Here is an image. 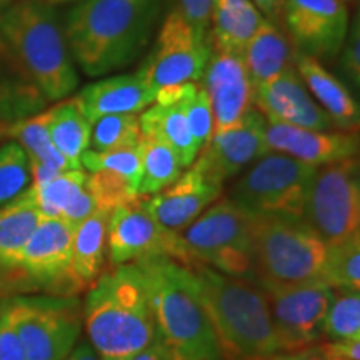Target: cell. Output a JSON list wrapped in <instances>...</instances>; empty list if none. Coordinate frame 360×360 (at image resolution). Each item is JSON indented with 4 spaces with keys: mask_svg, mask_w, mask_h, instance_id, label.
Masks as SVG:
<instances>
[{
    "mask_svg": "<svg viewBox=\"0 0 360 360\" xmlns=\"http://www.w3.org/2000/svg\"><path fill=\"white\" fill-rule=\"evenodd\" d=\"M49 135L53 147L65 157L72 169H82L80 157L90 147L92 124L85 119L75 97L58 101L56 105L49 107Z\"/></svg>",
    "mask_w": 360,
    "mask_h": 360,
    "instance_id": "f1b7e54d",
    "label": "cell"
},
{
    "mask_svg": "<svg viewBox=\"0 0 360 360\" xmlns=\"http://www.w3.org/2000/svg\"><path fill=\"white\" fill-rule=\"evenodd\" d=\"M130 360H172V359H170L167 349H165L164 345H162V342L155 337L154 344H152L150 347H147L143 352L137 354Z\"/></svg>",
    "mask_w": 360,
    "mask_h": 360,
    "instance_id": "ee69618b",
    "label": "cell"
},
{
    "mask_svg": "<svg viewBox=\"0 0 360 360\" xmlns=\"http://www.w3.org/2000/svg\"><path fill=\"white\" fill-rule=\"evenodd\" d=\"M165 0H84L69 12L65 35L74 60L101 77L137 60L164 20Z\"/></svg>",
    "mask_w": 360,
    "mask_h": 360,
    "instance_id": "6da1fadb",
    "label": "cell"
},
{
    "mask_svg": "<svg viewBox=\"0 0 360 360\" xmlns=\"http://www.w3.org/2000/svg\"><path fill=\"white\" fill-rule=\"evenodd\" d=\"M80 110L90 124L101 117L117 114H139L155 102V92L141 72L97 80L80 90Z\"/></svg>",
    "mask_w": 360,
    "mask_h": 360,
    "instance_id": "7402d4cb",
    "label": "cell"
},
{
    "mask_svg": "<svg viewBox=\"0 0 360 360\" xmlns=\"http://www.w3.org/2000/svg\"><path fill=\"white\" fill-rule=\"evenodd\" d=\"M47 98L35 87L6 40L0 37V124L42 112Z\"/></svg>",
    "mask_w": 360,
    "mask_h": 360,
    "instance_id": "4316f807",
    "label": "cell"
},
{
    "mask_svg": "<svg viewBox=\"0 0 360 360\" xmlns=\"http://www.w3.org/2000/svg\"><path fill=\"white\" fill-rule=\"evenodd\" d=\"M342 70L360 89V6L349 25L347 39L340 52Z\"/></svg>",
    "mask_w": 360,
    "mask_h": 360,
    "instance_id": "ab89813d",
    "label": "cell"
},
{
    "mask_svg": "<svg viewBox=\"0 0 360 360\" xmlns=\"http://www.w3.org/2000/svg\"><path fill=\"white\" fill-rule=\"evenodd\" d=\"M4 2H7V0H0V6H2V4H4Z\"/></svg>",
    "mask_w": 360,
    "mask_h": 360,
    "instance_id": "816d5d0a",
    "label": "cell"
},
{
    "mask_svg": "<svg viewBox=\"0 0 360 360\" xmlns=\"http://www.w3.org/2000/svg\"><path fill=\"white\" fill-rule=\"evenodd\" d=\"M314 354H315V347L314 349H307V350H299V352L278 354L274 360H312Z\"/></svg>",
    "mask_w": 360,
    "mask_h": 360,
    "instance_id": "7dc6e473",
    "label": "cell"
},
{
    "mask_svg": "<svg viewBox=\"0 0 360 360\" xmlns=\"http://www.w3.org/2000/svg\"><path fill=\"white\" fill-rule=\"evenodd\" d=\"M49 119L51 110L45 109L39 114L0 124V139H11L24 148L30 160L40 162L57 172L74 170L60 152L53 147L49 135Z\"/></svg>",
    "mask_w": 360,
    "mask_h": 360,
    "instance_id": "f546056e",
    "label": "cell"
},
{
    "mask_svg": "<svg viewBox=\"0 0 360 360\" xmlns=\"http://www.w3.org/2000/svg\"><path fill=\"white\" fill-rule=\"evenodd\" d=\"M67 360H101L97 357L96 350L90 347L89 344H80L72 350V354L67 357Z\"/></svg>",
    "mask_w": 360,
    "mask_h": 360,
    "instance_id": "bcb514c9",
    "label": "cell"
},
{
    "mask_svg": "<svg viewBox=\"0 0 360 360\" xmlns=\"http://www.w3.org/2000/svg\"><path fill=\"white\" fill-rule=\"evenodd\" d=\"M42 220L30 188L0 207V299L25 294L19 270V255Z\"/></svg>",
    "mask_w": 360,
    "mask_h": 360,
    "instance_id": "44dd1931",
    "label": "cell"
},
{
    "mask_svg": "<svg viewBox=\"0 0 360 360\" xmlns=\"http://www.w3.org/2000/svg\"><path fill=\"white\" fill-rule=\"evenodd\" d=\"M254 107L267 122L312 130H335L326 110L310 96L295 65L255 89Z\"/></svg>",
    "mask_w": 360,
    "mask_h": 360,
    "instance_id": "ac0fdd59",
    "label": "cell"
},
{
    "mask_svg": "<svg viewBox=\"0 0 360 360\" xmlns=\"http://www.w3.org/2000/svg\"><path fill=\"white\" fill-rule=\"evenodd\" d=\"M264 20L262 12L252 0H214L209 29L210 47L242 57Z\"/></svg>",
    "mask_w": 360,
    "mask_h": 360,
    "instance_id": "484cf974",
    "label": "cell"
},
{
    "mask_svg": "<svg viewBox=\"0 0 360 360\" xmlns=\"http://www.w3.org/2000/svg\"><path fill=\"white\" fill-rule=\"evenodd\" d=\"M82 169L92 172H112L127 179L135 191L142 177V154L141 146L117 148L109 152L85 150L80 157ZM139 193V192H137Z\"/></svg>",
    "mask_w": 360,
    "mask_h": 360,
    "instance_id": "e575fe53",
    "label": "cell"
},
{
    "mask_svg": "<svg viewBox=\"0 0 360 360\" xmlns=\"http://www.w3.org/2000/svg\"><path fill=\"white\" fill-rule=\"evenodd\" d=\"M210 51L209 37L197 32L179 8H172L162 20L154 47L139 72L157 97L160 90L199 82L205 74Z\"/></svg>",
    "mask_w": 360,
    "mask_h": 360,
    "instance_id": "7c38bea8",
    "label": "cell"
},
{
    "mask_svg": "<svg viewBox=\"0 0 360 360\" xmlns=\"http://www.w3.org/2000/svg\"><path fill=\"white\" fill-rule=\"evenodd\" d=\"M110 210L98 209L74 231L69 265L70 295L87 292L109 267Z\"/></svg>",
    "mask_w": 360,
    "mask_h": 360,
    "instance_id": "603a6c76",
    "label": "cell"
},
{
    "mask_svg": "<svg viewBox=\"0 0 360 360\" xmlns=\"http://www.w3.org/2000/svg\"><path fill=\"white\" fill-rule=\"evenodd\" d=\"M146 278L157 339L172 360H222L191 269L170 259L135 264Z\"/></svg>",
    "mask_w": 360,
    "mask_h": 360,
    "instance_id": "5b68a950",
    "label": "cell"
},
{
    "mask_svg": "<svg viewBox=\"0 0 360 360\" xmlns=\"http://www.w3.org/2000/svg\"><path fill=\"white\" fill-rule=\"evenodd\" d=\"M109 267L170 259L184 267L195 265L182 233L160 225L143 209L142 197L115 207L109 220Z\"/></svg>",
    "mask_w": 360,
    "mask_h": 360,
    "instance_id": "4fadbf2b",
    "label": "cell"
},
{
    "mask_svg": "<svg viewBox=\"0 0 360 360\" xmlns=\"http://www.w3.org/2000/svg\"><path fill=\"white\" fill-rule=\"evenodd\" d=\"M323 282L335 290L360 294V237L345 244L328 247Z\"/></svg>",
    "mask_w": 360,
    "mask_h": 360,
    "instance_id": "8d00e7d4",
    "label": "cell"
},
{
    "mask_svg": "<svg viewBox=\"0 0 360 360\" xmlns=\"http://www.w3.org/2000/svg\"><path fill=\"white\" fill-rule=\"evenodd\" d=\"M326 360H360V340H330L317 347Z\"/></svg>",
    "mask_w": 360,
    "mask_h": 360,
    "instance_id": "7bdbcfd3",
    "label": "cell"
},
{
    "mask_svg": "<svg viewBox=\"0 0 360 360\" xmlns=\"http://www.w3.org/2000/svg\"><path fill=\"white\" fill-rule=\"evenodd\" d=\"M267 297L272 323L282 354L314 349L323 337V326L335 289L326 282H257Z\"/></svg>",
    "mask_w": 360,
    "mask_h": 360,
    "instance_id": "8fae6325",
    "label": "cell"
},
{
    "mask_svg": "<svg viewBox=\"0 0 360 360\" xmlns=\"http://www.w3.org/2000/svg\"><path fill=\"white\" fill-rule=\"evenodd\" d=\"M142 137L141 117L137 114L105 115L92 124L90 147L97 152L139 146Z\"/></svg>",
    "mask_w": 360,
    "mask_h": 360,
    "instance_id": "836d02e7",
    "label": "cell"
},
{
    "mask_svg": "<svg viewBox=\"0 0 360 360\" xmlns=\"http://www.w3.org/2000/svg\"><path fill=\"white\" fill-rule=\"evenodd\" d=\"M82 309L85 330L101 360H130L154 344V309L135 264L107 267L87 290Z\"/></svg>",
    "mask_w": 360,
    "mask_h": 360,
    "instance_id": "7a4b0ae2",
    "label": "cell"
},
{
    "mask_svg": "<svg viewBox=\"0 0 360 360\" xmlns=\"http://www.w3.org/2000/svg\"><path fill=\"white\" fill-rule=\"evenodd\" d=\"M317 167L269 152L249 165L229 191V199L252 217L300 222Z\"/></svg>",
    "mask_w": 360,
    "mask_h": 360,
    "instance_id": "52a82bcc",
    "label": "cell"
},
{
    "mask_svg": "<svg viewBox=\"0 0 360 360\" xmlns=\"http://www.w3.org/2000/svg\"><path fill=\"white\" fill-rule=\"evenodd\" d=\"M29 360H67L84 323L75 297H20L2 307Z\"/></svg>",
    "mask_w": 360,
    "mask_h": 360,
    "instance_id": "9c48e42d",
    "label": "cell"
},
{
    "mask_svg": "<svg viewBox=\"0 0 360 360\" xmlns=\"http://www.w3.org/2000/svg\"><path fill=\"white\" fill-rule=\"evenodd\" d=\"M49 6L56 7V6H62V4H69V2H84V0H45Z\"/></svg>",
    "mask_w": 360,
    "mask_h": 360,
    "instance_id": "c3c4849f",
    "label": "cell"
},
{
    "mask_svg": "<svg viewBox=\"0 0 360 360\" xmlns=\"http://www.w3.org/2000/svg\"><path fill=\"white\" fill-rule=\"evenodd\" d=\"M87 187L96 199L97 209L114 210L115 207L137 200L139 193L127 179L112 172L89 174Z\"/></svg>",
    "mask_w": 360,
    "mask_h": 360,
    "instance_id": "f35d334b",
    "label": "cell"
},
{
    "mask_svg": "<svg viewBox=\"0 0 360 360\" xmlns=\"http://www.w3.org/2000/svg\"><path fill=\"white\" fill-rule=\"evenodd\" d=\"M179 11L200 35L209 37L214 0H177Z\"/></svg>",
    "mask_w": 360,
    "mask_h": 360,
    "instance_id": "60d3db41",
    "label": "cell"
},
{
    "mask_svg": "<svg viewBox=\"0 0 360 360\" xmlns=\"http://www.w3.org/2000/svg\"><path fill=\"white\" fill-rule=\"evenodd\" d=\"M265 127L267 119L254 107L236 129L214 134L199 152L192 167L215 186L224 187L229 179L236 177L260 157L269 154Z\"/></svg>",
    "mask_w": 360,
    "mask_h": 360,
    "instance_id": "2e32d148",
    "label": "cell"
},
{
    "mask_svg": "<svg viewBox=\"0 0 360 360\" xmlns=\"http://www.w3.org/2000/svg\"><path fill=\"white\" fill-rule=\"evenodd\" d=\"M294 65L310 96L326 110L335 130L360 134V103L345 84L326 69L321 60L305 53L294 51Z\"/></svg>",
    "mask_w": 360,
    "mask_h": 360,
    "instance_id": "cb8c5ba5",
    "label": "cell"
},
{
    "mask_svg": "<svg viewBox=\"0 0 360 360\" xmlns=\"http://www.w3.org/2000/svg\"><path fill=\"white\" fill-rule=\"evenodd\" d=\"M222 360H274L282 354L267 297L255 281L191 267Z\"/></svg>",
    "mask_w": 360,
    "mask_h": 360,
    "instance_id": "3957f363",
    "label": "cell"
},
{
    "mask_svg": "<svg viewBox=\"0 0 360 360\" xmlns=\"http://www.w3.org/2000/svg\"><path fill=\"white\" fill-rule=\"evenodd\" d=\"M323 335L328 340H360V294L335 290L328 310Z\"/></svg>",
    "mask_w": 360,
    "mask_h": 360,
    "instance_id": "74e56055",
    "label": "cell"
},
{
    "mask_svg": "<svg viewBox=\"0 0 360 360\" xmlns=\"http://www.w3.org/2000/svg\"><path fill=\"white\" fill-rule=\"evenodd\" d=\"M141 130L146 137L164 142L172 148L184 169L191 167L200 152L188 129L182 107L175 97L174 87L160 90L155 102L142 112Z\"/></svg>",
    "mask_w": 360,
    "mask_h": 360,
    "instance_id": "d4e9b609",
    "label": "cell"
},
{
    "mask_svg": "<svg viewBox=\"0 0 360 360\" xmlns=\"http://www.w3.org/2000/svg\"><path fill=\"white\" fill-rule=\"evenodd\" d=\"M345 2H349V0H345Z\"/></svg>",
    "mask_w": 360,
    "mask_h": 360,
    "instance_id": "f5cc1de1",
    "label": "cell"
},
{
    "mask_svg": "<svg viewBox=\"0 0 360 360\" xmlns=\"http://www.w3.org/2000/svg\"><path fill=\"white\" fill-rule=\"evenodd\" d=\"M265 146L294 159L322 167L360 155V134L342 130H312L294 125L267 122Z\"/></svg>",
    "mask_w": 360,
    "mask_h": 360,
    "instance_id": "d6986e66",
    "label": "cell"
},
{
    "mask_svg": "<svg viewBox=\"0 0 360 360\" xmlns=\"http://www.w3.org/2000/svg\"><path fill=\"white\" fill-rule=\"evenodd\" d=\"M87 179L89 174H85L84 169L67 170L42 186H30L32 200L42 219H62L67 207L84 191Z\"/></svg>",
    "mask_w": 360,
    "mask_h": 360,
    "instance_id": "1f68e13d",
    "label": "cell"
},
{
    "mask_svg": "<svg viewBox=\"0 0 360 360\" xmlns=\"http://www.w3.org/2000/svg\"><path fill=\"white\" fill-rule=\"evenodd\" d=\"M0 37L47 102L64 101L79 87L65 27L45 0H20L0 12Z\"/></svg>",
    "mask_w": 360,
    "mask_h": 360,
    "instance_id": "277c9868",
    "label": "cell"
},
{
    "mask_svg": "<svg viewBox=\"0 0 360 360\" xmlns=\"http://www.w3.org/2000/svg\"><path fill=\"white\" fill-rule=\"evenodd\" d=\"M0 360H29L15 328L0 309Z\"/></svg>",
    "mask_w": 360,
    "mask_h": 360,
    "instance_id": "b9f144b4",
    "label": "cell"
},
{
    "mask_svg": "<svg viewBox=\"0 0 360 360\" xmlns=\"http://www.w3.org/2000/svg\"><path fill=\"white\" fill-rule=\"evenodd\" d=\"M32 184L29 155L19 143L0 147V207L15 200Z\"/></svg>",
    "mask_w": 360,
    "mask_h": 360,
    "instance_id": "d590c367",
    "label": "cell"
},
{
    "mask_svg": "<svg viewBox=\"0 0 360 360\" xmlns=\"http://www.w3.org/2000/svg\"><path fill=\"white\" fill-rule=\"evenodd\" d=\"M174 92L186 115L193 141L202 150L214 135V112L209 94L199 82L177 85Z\"/></svg>",
    "mask_w": 360,
    "mask_h": 360,
    "instance_id": "d6a6232c",
    "label": "cell"
},
{
    "mask_svg": "<svg viewBox=\"0 0 360 360\" xmlns=\"http://www.w3.org/2000/svg\"><path fill=\"white\" fill-rule=\"evenodd\" d=\"M224 187L207 180L199 170L188 167L172 186L150 197H142V205L157 222L182 233L186 229L222 197Z\"/></svg>",
    "mask_w": 360,
    "mask_h": 360,
    "instance_id": "ffe728a7",
    "label": "cell"
},
{
    "mask_svg": "<svg viewBox=\"0 0 360 360\" xmlns=\"http://www.w3.org/2000/svg\"><path fill=\"white\" fill-rule=\"evenodd\" d=\"M242 60L255 90L294 65V49L282 30L274 22L265 19L247 44Z\"/></svg>",
    "mask_w": 360,
    "mask_h": 360,
    "instance_id": "83f0119b",
    "label": "cell"
},
{
    "mask_svg": "<svg viewBox=\"0 0 360 360\" xmlns=\"http://www.w3.org/2000/svg\"><path fill=\"white\" fill-rule=\"evenodd\" d=\"M139 146L142 154V177L137 192L141 197L155 195L172 186L184 174L179 157L164 142L142 135Z\"/></svg>",
    "mask_w": 360,
    "mask_h": 360,
    "instance_id": "4dcf8cb0",
    "label": "cell"
},
{
    "mask_svg": "<svg viewBox=\"0 0 360 360\" xmlns=\"http://www.w3.org/2000/svg\"><path fill=\"white\" fill-rule=\"evenodd\" d=\"M304 222L328 247L360 237L359 157L317 167L305 202Z\"/></svg>",
    "mask_w": 360,
    "mask_h": 360,
    "instance_id": "30bf717a",
    "label": "cell"
},
{
    "mask_svg": "<svg viewBox=\"0 0 360 360\" xmlns=\"http://www.w3.org/2000/svg\"><path fill=\"white\" fill-rule=\"evenodd\" d=\"M214 112V134L236 129L254 109V87L240 56L210 51L202 84Z\"/></svg>",
    "mask_w": 360,
    "mask_h": 360,
    "instance_id": "e0dca14e",
    "label": "cell"
},
{
    "mask_svg": "<svg viewBox=\"0 0 360 360\" xmlns=\"http://www.w3.org/2000/svg\"><path fill=\"white\" fill-rule=\"evenodd\" d=\"M75 227L62 219H42L19 255L25 294L72 297L69 265Z\"/></svg>",
    "mask_w": 360,
    "mask_h": 360,
    "instance_id": "9a60e30c",
    "label": "cell"
},
{
    "mask_svg": "<svg viewBox=\"0 0 360 360\" xmlns=\"http://www.w3.org/2000/svg\"><path fill=\"white\" fill-rule=\"evenodd\" d=\"M281 13L295 52L317 60L342 52L350 25L345 0H283Z\"/></svg>",
    "mask_w": 360,
    "mask_h": 360,
    "instance_id": "5bb4252c",
    "label": "cell"
},
{
    "mask_svg": "<svg viewBox=\"0 0 360 360\" xmlns=\"http://www.w3.org/2000/svg\"><path fill=\"white\" fill-rule=\"evenodd\" d=\"M252 225V215L229 197H219L182 232V238L195 265L255 281Z\"/></svg>",
    "mask_w": 360,
    "mask_h": 360,
    "instance_id": "ba28073f",
    "label": "cell"
},
{
    "mask_svg": "<svg viewBox=\"0 0 360 360\" xmlns=\"http://www.w3.org/2000/svg\"><path fill=\"white\" fill-rule=\"evenodd\" d=\"M312 360H326V359H323V357H322V355H321V354H319V352H317V347H315V354H314V357H312Z\"/></svg>",
    "mask_w": 360,
    "mask_h": 360,
    "instance_id": "681fc988",
    "label": "cell"
},
{
    "mask_svg": "<svg viewBox=\"0 0 360 360\" xmlns=\"http://www.w3.org/2000/svg\"><path fill=\"white\" fill-rule=\"evenodd\" d=\"M252 2L257 6V8L262 12L265 19H269L270 22L278 19V8L276 0H252Z\"/></svg>",
    "mask_w": 360,
    "mask_h": 360,
    "instance_id": "f6af8a7d",
    "label": "cell"
},
{
    "mask_svg": "<svg viewBox=\"0 0 360 360\" xmlns=\"http://www.w3.org/2000/svg\"><path fill=\"white\" fill-rule=\"evenodd\" d=\"M283 2V0H276V4H277V8H278V13H281V4Z\"/></svg>",
    "mask_w": 360,
    "mask_h": 360,
    "instance_id": "f907efd6",
    "label": "cell"
},
{
    "mask_svg": "<svg viewBox=\"0 0 360 360\" xmlns=\"http://www.w3.org/2000/svg\"><path fill=\"white\" fill-rule=\"evenodd\" d=\"M255 282H323L328 245L304 220L254 217Z\"/></svg>",
    "mask_w": 360,
    "mask_h": 360,
    "instance_id": "8992f818",
    "label": "cell"
}]
</instances>
